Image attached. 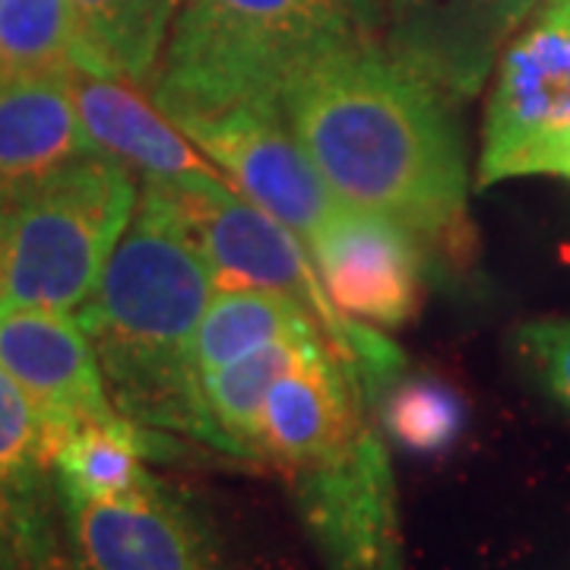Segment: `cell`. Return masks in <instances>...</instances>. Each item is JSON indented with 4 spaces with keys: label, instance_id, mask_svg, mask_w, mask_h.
Returning a JSON list of instances; mask_svg holds the SVG:
<instances>
[{
    "label": "cell",
    "instance_id": "6da1fadb",
    "mask_svg": "<svg viewBox=\"0 0 570 570\" xmlns=\"http://www.w3.org/2000/svg\"><path fill=\"white\" fill-rule=\"evenodd\" d=\"M283 115L346 209L390 219L444 261H466V159L450 99L355 32L305 63Z\"/></svg>",
    "mask_w": 570,
    "mask_h": 570
},
{
    "label": "cell",
    "instance_id": "7a4b0ae2",
    "mask_svg": "<svg viewBox=\"0 0 570 570\" xmlns=\"http://www.w3.org/2000/svg\"><path fill=\"white\" fill-rule=\"evenodd\" d=\"M213 295L209 264L175 197L142 184L134 219L77 311L124 419L206 444L190 348Z\"/></svg>",
    "mask_w": 570,
    "mask_h": 570
},
{
    "label": "cell",
    "instance_id": "3957f363",
    "mask_svg": "<svg viewBox=\"0 0 570 570\" xmlns=\"http://www.w3.org/2000/svg\"><path fill=\"white\" fill-rule=\"evenodd\" d=\"M355 32L343 0H184L153 102L171 124L283 108L288 80Z\"/></svg>",
    "mask_w": 570,
    "mask_h": 570
},
{
    "label": "cell",
    "instance_id": "277c9868",
    "mask_svg": "<svg viewBox=\"0 0 570 570\" xmlns=\"http://www.w3.org/2000/svg\"><path fill=\"white\" fill-rule=\"evenodd\" d=\"M140 200L137 175L102 153L0 200V314H77Z\"/></svg>",
    "mask_w": 570,
    "mask_h": 570
},
{
    "label": "cell",
    "instance_id": "5b68a950",
    "mask_svg": "<svg viewBox=\"0 0 570 570\" xmlns=\"http://www.w3.org/2000/svg\"><path fill=\"white\" fill-rule=\"evenodd\" d=\"M159 187V184H156ZM187 219L194 242L204 250L216 292L264 288L292 298L321 326L326 346L346 367L352 387L367 406L381 403L387 387L403 374L406 355L393 340L365 321H355L333 305L317 266L307 261L302 238L276 223L232 187H165Z\"/></svg>",
    "mask_w": 570,
    "mask_h": 570
},
{
    "label": "cell",
    "instance_id": "8992f818",
    "mask_svg": "<svg viewBox=\"0 0 570 570\" xmlns=\"http://www.w3.org/2000/svg\"><path fill=\"white\" fill-rule=\"evenodd\" d=\"M570 178V0H542L504 48L485 111L479 187Z\"/></svg>",
    "mask_w": 570,
    "mask_h": 570
},
{
    "label": "cell",
    "instance_id": "52a82bcc",
    "mask_svg": "<svg viewBox=\"0 0 570 570\" xmlns=\"http://www.w3.org/2000/svg\"><path fill=\"white\" fill-rule=\"evenodd\" d=\"M330 570H403L387 450L374 425L348 448L283 472Z\"/></svg>",
    "mask_w": 570,
    "mask_h": 570
},
{
    "label": "cell",
    "instance_id": "ba28073f",
    "mask_svg": "<svg viewBox=\"0 0 570 570\" xmlns=\"http://www.w3.org/2000/svg\"><path fill=\"white\" fill-rule=\"evenodd\" d=\"M254 206L311 245L340 216L321 171L295 140L283 108H232L213 118L178 124Z\"/></svg>",
    "mask_w": 570,
    "mask_h": 570
},
{
    "label": "cell",
    "instance_id": "9c48e42d",
    "mask_svg": "<svg viewBox=\"0 0 570 570\" xmlns=\"http://www.w3.org/2000/svg\"><path fill=\"white\" fill-rule=\"evenodd\" d=\"M542 0H384V48L441 96L472 99Z\"/></svg>",
    "mask_w": 570,
    "mask_h": 570
},
{
    "label": "cell",
    "instance_id": "30bf717a",
    "mask_svg": "<svg viewBox=\"0 0 570 570\" xmlns=\"http://www.w3.org/2000/svg\"><path fill=\"white\" fill-rule=\"evenodd\" d=\"M73 570H219L200 517L159 479L124 498L58 494Z\"/></svg>",
    "mask_w": 570,
    "mask_h": 570
},
{
    "label": "cell",
    "instance_id": "8fae6325",
    "mask_svg": "<svg viewBox=\"0 0 570 570\" xmlns=\"http://www.w3.org/2000/svg\"><path fill=\"white\" fill-rule=\"evenodd\" d=\"M0 365L32 400L58 441L86 422L121 415L111 403L102 365L77 314H0Z\"/></svg>",
    "mask_w": 570,
    "mask_h": 570
},
{
    "label": "cell",
    "instance_id": "7c38bea8",
    "mask_svg": "<svg viewBox=\"0 0 570 570\" xmlns=\"http://www.w3.org/2000/svg\"><path fill=\"white\" fill-rule=\"evenodd\" d=\"M311 254L333 305L348 317L400 326L419 311L425 247L396 223L343 206Z\"/></svg>",
    "mask_w": 570,
    "mask_h": 570
},
{
    "label": "cell",
    "instance_id": "4fadbf2b",
    "mask_svg": "<svg viewBox=\"0 0 570 570\" xmlns=\"http://www.w3.org/2000/svg\"><path fill=\"white\" fill-rule=\"evenodd\" d=\"M73 108L89 142L134 175L142 184L159 187H232L223 168H213L194 149L178 124H171L156 102H149L137 82L105 73L77 70L67 77Z\"/></svg>",
    "mask_w": 570,
    "mask_h": 570
},
{
    "label": "cell",
    "instance_id": "5bb4252c",
    "mask_svg": "<svg viewBox=\"0 0 570 570\" xmlns=\"http://www.w3.org/2000/svg\"><path fill=\"white\" fill-rule=\"evenodd\" d=\"M365 406L330 346L311 348L266 396L257 431L261 460L292 472L348 448L371 425Z\"/></svg>",
    "mask_w": 570,
    "mask_h": 570
},
{
    "label": "cell",
    "instance_id": "9a60e30c",
    "mask_svg": "<svg viewBox=\"0 0 570 570\" xmlns=\"http://www.w3.org/2000/svg\"><path fill=\"white\" fill-rule=\"evenodd\" d=\"M55 448L58 438L32 406V400L0 365V489L7 494L29 570H48L55 561Z\"/></svg>",
    "mask_w": 570,
    "mask_h": 570
},
{
    "label": "cell",
    "instance_id": "2e32d148",
    "mask_svg": "<svg viewBox=\"0 0 570 570\" xmlns=\"http://www.w3.org/2000/svg\"><path fill=\"white\" fill-rule=\"evenodd\" d=\"M92 153L67 77L0 82V200Z\"/></svg>",
    "mask_w": 570,
    "mask_h": 570
},
{
    "label": "cell",
    "instance_id": "e0dca14e",
    "mask_svg": "<svg viewBox=\"0 0 570 570\" xmlns=\"http://www.w3.org/2000/svg\"><path fill=\"white\" fill-rule=\"evenodd\" d=\"M317 346H326L317 330L288 333L266 346L250 348L228 365L200 374L197 393L206 419V444L232 456L261 460L257 431L266 396L288 367L298 365Z\"/></svg>",
    "mask_w": 570,
    "mask_h": 570
},
{
    "label": "cell",
    "instance_id": "ac0fdd59",
    "mask_svg": "<svg viewBox=\"0 0 570 570\" xmlns=\"http://www.w3.org/2000/svg\"><path fill=\"white\" fill-rule=\"evenodd\" d=\"M168 438L163 431L142 428L130 419L86 422L67 431L55 448V485L58 494L73 498H124L149 489L156 475L146 460L168 456Z\"/></svg>",
    "mask_w": 570,
    "mask_h": 570
},
{
    "label": "cell",
    "instance_id": "d6986e66",
    "mask_svg": "<svg viewBox=\"0 0 570 570\" xmlns=\"http://www.w3.org/2000/svg\"><path fill=\"white\" fill-rule=\"evenodd\" d=\"M184 0H67L96 73L146 86Z\"/></svg>",
    "mask_w": 570,
    "mask_h": 570
},
{
    "label": "cell",
    "instance_id": "ffe728a7",
    "mask_svg": "<svg viewBox=\"0 0 570 570\" xmlns=\"http://www.w3.org/2000/svg\"><path fill=\"white\" fill-rule=\"evenodd\" d=\"M321 326L311 321L292 298L264 288H219L194 333L190 365L200 377L206 371L228 365L245 352L266 346L288 333H305ZM324 336V333H321Z\"/></svg>",
    "mask_w": 570,
    "mask_h": 570
},
{
    "label": "cell",
    "instance_id": "44dd1931",
    "mask_svg": "<svg viewBox=\"0 0 570 570\" xmlns=\"http://www.w3.org/2000/svg\"><path fill=\"white\" fill-rule=\"evenodd\" d=\"M96 73L67 0L0 3V82Z\"/></svg>",
    "mask_w": 570,
    "mask_h": 570
},
{
    "label": "cell",
    "instance_id": "7402d4cb",
    "mask_svg": "<svg viewBox=\"0 0 570 570\" xmlns=\"http://www.w3.org/2000/svg\"><path fill=\"white\" fill-rule=\"evenodd\" d=\"M377 406L384 428L415 453H441L466 428L463 396L438 377H396Z\"/></svg>",
    "mask_w": 570,
    "mask_h": 570
},
{
    "label": "cell",
    "instance_id": "603a6c76",
    "mask_svg": "<svg viewBox=\"0 0 570 570\" xmlns=\"http://www.w3.org/2000/svg\"><path fill=\"white\" fill-rule=\"evenodd\" d=\"M517 348L535 381L570 409V321H532L520 326Z\"/></svg>",
    "mask_w": 570,
    "mask_h": 570
},
{
    "label": "cell",
    "instance_id": "cb8c5ba5",
    "mask_svg": "<svg viewBox=\"0 0 570 570\" xmlns=\"http://www.w3.org/2000/svg\"><path fill=\"white\" fill-rule=\"evenodd\" d=\"M0 570H29L20 530H17V517H13V508H10L3 489H0Z\"/></svg>",
    "mask_w": 570,
    "mask_h": 570
},
{
    "label": "cell",
    "instance_id": "d4e9b609",
    "mask_svg": "<svg viewBox=\"0 0 570 570\" xmlns=\"http://www.w3.org/2000/svg\"><path fill=\"white\" fill-rule=\"evenodd\" d=\"M343 3H346V10L362 32L377 36L381 20H384V0H343Z\"/></svg>",
    "mask_w": 570,
    "mask_h": 570
},
{
    "label": "cell",
    "instance_id": "484cf974",
    "mask_svg": "<svg viewBox=\"0 0 570 570\" xmlns=\"http://www.w3.org/2000/svg\"><path fill=\"white\" fill-rule=\"evenodd\" d=\"M0 3H3V0H0Z\"/></svg>",
    "mask_w": 570,
    "mask_h": 570
}]
</instances>
